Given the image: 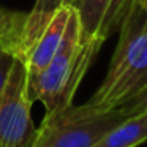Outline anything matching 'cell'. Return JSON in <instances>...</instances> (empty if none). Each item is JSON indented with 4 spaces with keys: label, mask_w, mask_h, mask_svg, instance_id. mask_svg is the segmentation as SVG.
Returning <instances> with one entry per match:
<instances>
[{
    "label": "cell",
    "mask_w": 147,
    "mask_h": 147,
    "mask_svg": "<svg viewBox=\"0 0 147 147\" xmlns=\"http://www.w3.org/2000/svg\"><path fill=\"white\" fill-rule=\"evenodd\" d=\"M117 32L108 73L87 101L103 111L119 109L147 84V13L141 0L130 5Z\"/></svg>",
    "instance_id": "6da1fadb"
},
{
    "label": "cell",
    "mask_w": 147,
    "mask_h": 147,
    "mask_svg": "<svg viewBox=\"0 0 147 147\" xmlns=\"http://www.w3.org/2000/svg\"><path fill=\"white\" fill-rule=\"evenodd\" d=\"M101 46L103 41L100 40L82 36L79 19L73 8L57 54L38 76L29 81L32 100L45 105L46 114L73 105L74 93Z\"/></svg>",
    "instance_id": "7a4b0ae2"
},
{
    "label": "cell",
    "mask_w": 147,
    "mask_h": 147,
    "mask_svg": "<svg viewBox=\"0 0 147 147\" xmlns=\"http://www.w3.org/2000/svg\"><path fill=\"white\" fill-rule=\"evenodd\" d=\"M120 109L103 111L90 103L46 114L30 147H93L125 120Z\"/></svg>",
    "instance_id": "3957f363"
},
{
    "label": "cell",
    "mask_w": 147,
    "mask_h": 147,
    "mask_svg": "<svg viewBox=\"0 0 147 147\" xmlns=\"http://www.w3.org/2000/svg\"><path fill=\"white\" fill-rule=\"evenodd\" d=\"M32 105L27 68L21 59H16L0 95V147L32 146L36 134Z\"/></svg>",
    "instance_id": "277c9868"
},
{
    "label": "cell",
    "mask_w": 147,
    "mask_h": 147,
    "mask_svg": "<svg viewBox=\"0 0 147 147\" xmlns=\"http://www.w3.org/2000/svg\"><path fill=\"white\" fill-rule=\"evenodd\" d=\"M120 0H74L73 8L78 14L84 38L105 43L120 26Z\"/></svg>",
    "instance_id": "5b68a950"
},
{
    "label": "cell",
    "mask_w": 147,
    "mask_h": 147,
    "mask_svg": "<svg viewBox=\"0 0 147 147\" xmlns=\"http://www.w3.org/2000/svg\"><path fill=\"white\" fill-rule=\"evenodd\" d=\"M71 13H73V7H63L62 10H59L55 16L49 21V24L45 27L38 40L32 45L27 54L21 59L27 68L29 81L38 76L57 54L59 48L63 41V35Z\"/></svg>",
    "instance_id": "8992f818"
},
{
    "label": "cell",
    "mask_w": 147,
    "mask_h": 147,
    "mask_svg": "<svg viewBox=\"0 0 147 147\" xmlns=\"http://www.w3.org/2000/svg\"><path fill=\"white\" fill-rule=\"evenodd\" d=\"M73 2L74 0H36L33 8L27 13L26 24L21 32L16 52L18 59H22L27 54V51L38 40L49 21L55 16V13L63 7H73Z\"/></svg>",
    "instance_id": "52a82bcc"
},
{
    "label": "cell",
    "mask_w": 147,
    "mask_h": 147,
    "mask_svg": "<svg viewBox=\"0 0 147 147\" xmlns=\"http://www.w3.org/2000/svg\"><path fill=\"white\" fill-rule=\"evenodd\" d=\"M147 141V114L125 119L93 147H138Z\"/></svg>",
    "instance_id": "ba28073f"
},
{
    "label": "cell",
    "mask_w": 147,
    "mask_h": 147,
    "mask_svg": "<svg viewBox=\"0 0 147 147\" xmlns=\"http://www.w3.org/2000/svg\"><path fill=\"white\" fill-rule=\"evenodd\" d=\"M26 19L27 13L0 8V45L11 48L14 54L18 52V43H19V36L24 29Z\"/></svg>",
    "instance_id": "9c48e42d"
},
{
    "label": "cell",
    "mask_w": 147,
    "mask_h": 147,
    "mask_svg": "<svg viewBox=\"0 0 147 147\" xmlns=\"http://www.w3.org/2000/svg\"><path fill=\"white\" fill-rule=\"evenodd\" d=\"M122 111V114L127 119L134 117V115L147 114V84L133 96L131 100H128L123 106L119 108Z\"/></svg>",
    "instance_id": "30bf717a"
},
{
    "label": "cell",
    "mask_w": 147,
    "mask_h": 147,
    "mask_svg": "<svg viewBox=\"0 0 147 147\" xmlns=\"http://www.w3.org/2000/svg\"><path fill=\"white\" fill-rule=\"evenodd\" d=\"M18 55L14 54L13 49L5 45H0V95L5 89V84H7V79L10 76V71Z\"/></svg>",
    "instance_id": "8fae6325"
},
{
    "label": "cell",
    "mask_w": 147,
    "mask_h": 147,
    "mask_svg": "<svg viewBox=\"0 0 147 147\" xmlns=\"http://www.w3.org/2000/svg\"><path fill=\"white\" fill-rule=\"evenodd\" d=\"M141 5H142L144 11H146V13H147V0H141Z\"/></svg>",
    "instance_id": "7c38bea8"
}]
</instances>
